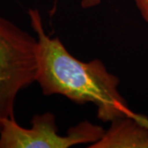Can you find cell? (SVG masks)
Returning <instances> with one entry per match:
<instances>
[{"instance_id": "cell-5", "label": "cell", "mask_w": 148, "mask_h": 148, "mask_svg": "<svg viewBox=\"0 0 148 148\" xmlns=\"http://www.w3.org/2000/svg\"><path fill=\"white\" fill-rule=\"evenodd\" d=\"M145 21L148 23V0H134Z\"/></svg>"}, {"instance_id": "cell-4", "label": "cell", "mask_w": 148, "mask_h": 148, "mask_svg": "<svg viewBox=\"0 0 148 148\" xmlns=\"http://www.w3.org/2000/svg\"><path fill=\"white\" fill-rule=\"evenodd\" d=\"M102 138L89 148H148V130L130 115L110 122Z\"/></svg>"}, {"instance_id": "cell-7", "label": "cell", "mask_w": 148, "mask_h": 148, "mask_svg": "<svg viewBox=\"0 0 148 148\" xmlns=\"http://www.w3.org/2000/svg\"><path fill=\"white\" fill-rule=\"evenodd\" d=\"M101 0H82L81 6L83 8H90L93 7H96L101 3Z\"/></svg>"}, {"instance_id": "cell-2", "label": "cell", "mask_w": 148, "mask_h": 148, "mask_svg": "<svg viewBox=\"0 0 148 148\" xmlns=\"http://www.w3.org/2000/svg\"><path fill=\"white\" fill-rule=\"evenodd\" d=\"M37 39L0 16V128L13 119L16 96L36 82Z\"/></svg>"}, {"instance_id": "cell-1", "label": "cell", "mask_w": 148, "mask_h": 148, "mask_svg": "<svg viewBox=\"0 0 148 148\" xmlns=\"http://www.w3.org/2000/svg\"><path fill=\"white\" fill-rule=\"evenodd\" d=\"M28 16L36 34V82L44 95H64L79 105L92 103L97 108V118L103 122L132 113L118 89L119 79L100 59L78 60L58 38L45 33L38 9H29Z\"/></svg>"}, {"instance_id": "cell-6", "label": "cell", "mask_w": 148, "mask_h": 148, "mask_svg": "<svg viewBox=\"0 0 148 148\" xmlns=\"http://www.w3.org/2000/svg\"><path fill=\"white\" fill-rule=\"evenodd\" d=\"M130 116H132V118H134L137 121L141 123L143 126L146 127L148 130V118L145 115H143V114H137L135 112L132 111V113L129 114Z\"/></svg>"}, {"instance_id": "cell-3", "label": "cell", "mask_w": 148, "mask_h": 148, "mask_svg": "<svg viewBox=\"0 0 148 148\" xmlns=\"http://www.w3.org/2000/svg\"><path fill=\"white\" fill-rule=\"evenodd\" d=\"M105 130L87 120L71 127L68 135L58 133L53 113L35 114L30 128L20 126L15 118L1 121L0 148H69L79 144H92L99 141Z\"/></svg>"}]
</instances>
